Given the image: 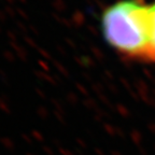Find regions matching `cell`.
<instances>
[{"mask_svg":"<svg viewBox=\"0 0 155 155\" xmlns=\"http://www.w3.org/2000/svg\"><path fill=\"white\" fill-rule=\"evenodd\" d=\"M106 40L133 59L147 61L150 48V5L140 0H123L106 10L102 17Z\"/></svg>","mask_w":155,"mask_h":155,"instance_id":"cell-1","label":"cell"},{"mask_svg":"<svg viewBox=\"0 0 155 155\" xmlns=\"http://www.w3.org/2000/svg\"><path fill=\"white\" fill-rule=\"evenodd\" d=\"M147 61L155 63V3L150 5V48Z\"/></svg>","mask_w":155,"mask_h":155,"instance_id":"cell-2","label":"cell"}]
</instances>
